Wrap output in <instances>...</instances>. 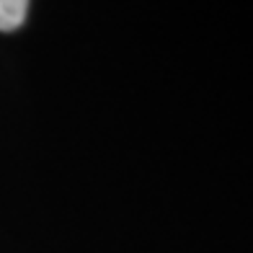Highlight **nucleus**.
Here are the masks:
<instances>
[{
    "instance_id": "1",
    "label": "nucleus",
    "mask_w": 253,
    "mask_h": 253,
    "mask_svg": "<svg viewBox=\"0 0 253 253\" xmlns=\"http://www.w3.org/2000/svg\"><path fill=\"white\" fill-rule=\"evenodd\" d=\"M29 0H0V31H16L24 26Z\"/></svg>"
}]
</instances>
